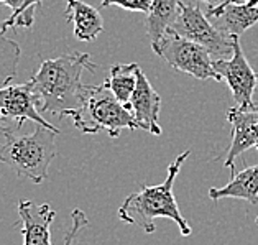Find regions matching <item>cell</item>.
Instances as JSON below:
<instances>
[{"instance_id":"obj_8","label":"cell","mask_w":258,"mask_h":245,"mask_svg":"<svg viewBox=\"0 0 258 245\" xmlns=\"http://www.w3.org/2000/svg\"><path fill=\"white\" fill-rule=\"evenodd\" d=\"M214 69L227 83L238 109H256L253 94L258 86V73L251 69L242 51L238 36H234V53L230 59H214Z\"/></svg>"},{"instance_id":"obj_22","label":"cell","mask_w":258,"mask_h":245,"mask_svg":"<svg viewBox=\"0 0 258 245\" xmlns=\"http://www.w3.org/2000/svg\"><path fill=\"white\" fill-rule=\"evenodd\" d=\"M198 2L204 4L206 7H217V5H222L224 2H227V0H198Z\"/></svg>"},{"instance_id":"obj_10","label":"cell","mask_w":258,"mask_h":245,"mask_svg":"<svg viewBox=\"0 0 258 245\" xmlns=\"http://www.w3.org/2000/svg\"><path fill=\"white\" fill-rule=\"evenodd\" d=\"M227 122L232 125V142L225 155L224 166L234 169L237 156L250 148L258 150V107L238 109L234 105L227 110Z\"/></svg>"},{"instance_id":"obj_15","label":"cell","mask_w":258,"mask_h":245,"mask_svg":"<svg viewBox=\"0 0 258 245\" xmlns=\"http://www.w3.org/2000/svg\"><path fill=\"white\" fill-rule=\"evenodd\" d=\"M12 14L14 10L0 0V86L10 84L14 81L22 54L20 45L7 36L9 18Z\"/></svg>"},{"instance_id":"obj_12","label":"cell","mask_w":258,"mask_h":245,"mask_svg":"<svg viewBox=\"0 0 258 245\" xmlns=\"http://www.w3.org/2000/svg\"><path fill=\"white\" fill-rule=\"evenodd\" d=\"M206 15L220 31L229 36H240L258 23V0L207 7Z\"/></svg>"},{"instance_id":"obj_16","label":"cell","mask_w":258,"mask_h":245,"mask_svg":"<svg viewBox=\"0 0 258 245\" xmlns=\"http://www.w3.org/2000/svg\"><path fill=\"white\" fill-rule=\"evenodd\" d=\"M179 14V0H153L152 9L147 14V35L152 41V48H155L161 38L165 36L166 30L171 28V25L178 18Z\"/></svg>"},{"instance_id":"obj_13","label":"cell","mask_w":258,"mask_h":245,"mask_svg":"<svg viewBox=\"0 0 258 245\" xmlns=\"http://www.w3.org/2000/svg\"><path fill=\"white\" fill-rule=\"evenodd\" d=\"M66 20L73 23L74 36L79 41H94L104 30L99 10L83 0H66Z\"/></svg>"},{"instance_id":"obj_17","label":"cell","mask_w":258,"mask_h":245,"mask_svg":"<svg viewBox=\"0 0 258 245\" xmlns=\"http://www.w3.org/2000/svg\"><path fill=\"white\" fill-rule=\"evenodd\" d=\"M138 73H140L138 63H117V65L110 66L109 78L104 81V84L112 91L118 102L125 105L128 104L137 87Z\"/></svg>"},{"instance_id":"obj_11","label":"cell","mask_w":258,"mask_h":245,"mask_svg":"<svg viewBox=\"0 0 258 245\" xmlns=\"http://www.w3.org/2000/svg\"><path fill=\"white\" fill-rule=\"evenodd\" d=\"M125 107L135 115L142 130H147L156 137L161 135V127L158 124L161 99L158 96V92L153 89V86L150 84L148 78L145 76L142 69L138 73L135 91L132 94L128 104H125Z\"/></svg>"},{"instance_id":"obj_21","label":"cell","mask_w":258,"mask_h":245,"mask_svg":"<svg viewBox=\"0 0 258 245\" xmlns=\"http://www.w3.org/2000/svg\"><path fill=\"white\" fill-rule=\"evenodd\" d=\"M2 2L7 5V7H10L14 12H17L18 9L22 7V4L25 2V0H2Z\"/></svg>"},{"instance_id":"obj_24","label":"cell","mask_w":258,"mask_h":245,"mask_svg":"<svg viewBox=\"0 0 258 245\" xmlns=\"http://www.w3.org/2000/svg\"><path fill=\"white\" fill-rule=\"evenodd\" d=\"M255 222H256V224H258V217H256V221H255Z\"/></svg>"},{"instance_id":"obj_19","label":"cell","mask_w":258,"mask_h":245,"mask_svg":"<svg viewBox=\"0 0 258 245\" xmlns=\"http://www.w3.org/2000/svg\"><path fill=\"white\" fill-rule=\"evenodd\" d=\"M153 0H100V7H110V5H117L128 12H142V14H148L152 9Z\"/></svg>"},{"instance_id":"obj_23","label":"cell","mask_w":258,"mask_h":245,"mask_svg":"<svg viewBox=\"0 0 258 245\" xmlns=\"http://www.w3.org/2000/svg\"><path fill=\"white\" fill-rule=\"evenodd\" d=\"M250 0H227V2H224L222 5H229V4H247Z\"/></svg>"},{"instance_id":"obj_14","label":"cell","mask_w":258,"mask_h":245,"mask_svg":"<svg viewBox=\"0 0 258 245\" xmlns=\"http://www.w3.org/2000/svg\"><path fill=\"white\" fill-rule=\"evenodd\" d=\"M209 198L219 201L224 198L243 199L250 204H258V165L248 166L238 173H232L230 181L222 188H211Z\"/></svg>"},{"instance_id":"obj_4","label":"cell","mask_w":258,"mask_h":245,"mask_svg":"<svg viewBox=\"0 0 258 245\" xmlns=\"http://www.w3.org/2000/svg\"><path fill=\"white\" fill-rule=\"evenodd\" d=\"M68 117H71L78 130L91 135L107 132L109 137L118 138L123 129H140L135 115L122 102H118L104 83L100 86H87L83 104L69 112Z\"/></svg>"},{"instance_id":"obj_5","label":"cell","mask_w":258,"mask_h":245,"mask_svg":"<svg viewBox=\"0 0 258 245\" xmlns=\"http://www.w3.org/2000/svg\"><path fill=\"white\" fill-rule=\"evenodd\" d=\"M171 30L204 46L216 59H225L234 53V36L220 31L196 2L186 4L179 0V14Z\"/></svg>"},{"instance_id":"obj_6","label":"cell","mask_w":258,"mask_h":245,"mask_svg":"<svg viewBox=\"0 0 258 245\" xmlns=\"http://www.w3.org/2000/svg\"><path fill=\"white\" fill-rule=\"evenodd\" d=\"M153 51L161 56L174 71L186 73L198 79L222 81L214 69L212 54L204 46L178 35L171 28L166 30L165 36L153 48Z\"/></svg>"},{"instance_id":"obj_3","label":"cell","mask_w":258,"mask_h":245,"mask_svg":"<svg viewBox=\"0 0 258 245\" xmlns=\"http://www.w3.org/2000/svg\"><path fill=\"white\" fill-rule=\"evenodd\" d=\"M59 130L36 125L28 135L14 134L0 147V163L14 169L18 178L40 185L48 178V168L58 155L56 137Z\"/></svg>"},{"instance_id":"obj_20","label":"cell","mask_w":258,"mask_h":245,"mask_svg":"<svg viewBox=\"0 0 258 245\" xmlns=\"http://www.w3.org/2000/svg\"><path fill=\"white\" fill-rule=\"evenodd\" d=\"M20 129L17 124L7 120L2 114H0V147H4L9 142V138L17 134V130Z\"/></svg>"},{"instance_id":"obj_1","label":"cell","mask_w":258,"mask_h":245,"mask_svg":"<svg viewBox=\"0 0 258 245\" xmlns=\"http://www.w3.org/2000/svg\"><path fill=\"white\" fill-rule=\"evenodd\" d=\"M84 71H97L89 53L74 51L43 61L28 81L41 114L64 118L71 110L78 109L87 92V86L81 81Z\"/></svg>"},{"instance_id":"obj_18","label":"cell","mask_w":258,"mask_h":245,"mask_svg":"<svg viewBox=\"0 0 258 245\" xmlns=\"http://www.w3.org/2000/svg\"><path fill=\"white\" fill-rule=\"evenodd\" d=\"M35 10H43V0H25L22 7L10 15L9 28L12 27L30 28L35 23Z\"/></svg>"},{"instance_id":"obj_9","label":"cell","mask_w":258,"mask_h":245,"mask_svg":"<svg viewBox=\"0 0 258 245\" xmlns=\"http://www.w3.org/2000/svg\"><path fill=\"white\" fill-rule=\"evenodd\" d=\"M0 114L7 120L17 124L22 127L25 120H31L36 125L54 129L53 124H49L38 109L36 97L33 92V87L30 83L23 84H5L0 86Z\"/></svg>"},{"instance_id":"obj_2","label":"cell","mask_w":258,"mask_h":245,"mask_svg":"<svg viewBox=\"0 0 258 245\" xmlns=\"http://www.w3.org/2000/svg\"><path fill=\"white\" fill-rule=\"evenodd\" d=\"M191 155L189 150L182 152L171 165L168 166V176L158 186L143 185L140 191L128 194L118 209V217L125 224H135L142 227L145 234H153L156 229L155 219L165 217L168 221H173L181 232V235H191V227L184 217L181 216V211L176 203L173 194L174 179L181 171L182 163Z\"/></svg>"},{"instance_id":"obj_7","label":"cell","mask_w":258,"mask_h":245,"mask_svg":"<svg viewBox=\"0 0 258 245\" xmlns=\"http://www.w3.org/2000/svg\"><path fill=\"white\" fill-rule=\"evenodd\" d=\"M18 216L22 222L23 245H51V227L56 219V211L51 209L48 203L35 204L33 201H20L18 203ZM73 229L68 232L64 245H73L78 232L87 225V217L81 209H74Z\"/></svg>"}]
</instances>
